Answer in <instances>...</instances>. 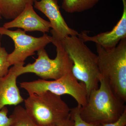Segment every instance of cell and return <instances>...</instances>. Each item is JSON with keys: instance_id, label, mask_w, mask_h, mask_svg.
Returning <instances> with one entry per match:
<instances>
[{"instance_id": "cell-1", "label": "cell", "mask_w": 126, "mask_h": 126, "mask_svg": "<svg viewBox=\"0 0 126 126\" xmlns=\"http://www.w3.org/2000/svg\"><path fill=\"white\" fill-rule=\"evenodd\" d=\"M99 83V88L92 90L88 95L86 104L79 106L80 117L91 124L116 121L126 111V102L116 95L101 76Z\"/></svg>"}, {"instance_id": "cell-2", "label": "cell", "mask_w": 126, "mask_h": 126, "mask_svg": "<svg viewBox=\"0 0 126 126\" xmlns=\"http://www.w3.org/2000/svg\"><path fill=\"white\" fill-rule=\"evenodd\" d=\"M60 41L73 63L72 74L85 84L88 96L92 90L98 88L99 83L97 56L78 36H68Z\"/></svg>"}, {"instance_id": "cell-3", "label": "cell", "mask_w": 126, "mask_h": 126, "mask_svg": "<svg viewBox=\"0 0 126 126\" xmlns=\"http://www.w3.org/2000/svg\"><path fill=\"white\" fill-rule=\"evenodd\" d=\"M101 76L113 93L126 101V38L115 48L106 49L96 44Z\"/></svg>"}, {"instance_id": "cell-4", "label": "cell", "mask_w": 126, "mask_h": 126, "mask_svg": "<svg viewBox=\"0 0 126 126\" xmlns=\"http://www.w3.org/2000/svg\"><path fill=\"white\" fill-rule=\"evenodd\" d=\"M25 109L38 126H56L65 122L71 109L61 96L45 92L29 95L24 101Z\"/></svg>"}, {"instance_id": "cell-5", "label": "cell", "mask_w": 126, "mask_h": 126, "mask_svg": "<svg viewBox=\"0 0 126 126\" xmlns=\"http://www.w3.org/2000/svg\"><path fill=\"white\" fill-rule=\"evenodd\" d=\"M52 43L56 47L55 58H50L45 48L39 50L37 51L38 58L34 63H29L26 66L14 65L12 68L18 77L24 74L33 73L42 79L54 80L72 72L73 63L61 41L52 37Z\"/></svg>"}, {"instance_id": "cell-6", "label": "cell", "mask_w": 126, "mask_h": 126, "mask_svg": "<svg viewBox=\"0 0 126 126\" xmlns=\"http://www.w3.org/2000/svg\"><path fill=\"white\" fill-rule=\"evenodd\" d=\"M20 85L29 95L47 91L59 96L68 94L75 99L79 106H84L87 100V92L85 84L82 82H79L72 72L53 81L41 79L22 82Z\"/></svg>"}, {"instance_id": "cell-7", "label": "cell", "mask_w": 126, "mask_h": 126, "mask_svg": "<svg viewBox=\"0 0 126 126\" xmlns=\"http://www.w3.org/2000/svg\"><path fill=\"white\" fill-rule=\"evenodd\" d=\"M0 34L9 36L13 40L15 49L8 55V61L12 65H24V61L29 56L35 54V52L44 48L48 44L52 43V37L44 33L41 37L36 38L26 33L20 29L10 30L0 27Z\"/></svg>"}, {"instance_id": "cell-8", "label": "cell", "mask_w": 126, "mask_h": 126, "mask_svg": "<svg viewBox=\"0 0 126 126\" xmlns=\"http://www.w3.org/2000/svg\"><path fill=\"white\" fill-rule=\"evenodd\" d=\"M34 5L49 19L53 38L60 40L68 36H79L78 32L68 26L61 15L57 0H39Z\"/></svg>"}, {"instance_id": "cell-9", "label": "cell", "mask_w": 126, "mask_h": 126, "mask_svg": "<svg viewBox=\"0 0 126 126\" xmlns=\"http://www.w3.org/2000/svg\"><path fill=\"white\" fill-rule=\"evenodd\" d=\"M123 12L121 18L111 31L103 32L94 36L88 35L87 31L82 32L79 36L84 42H93L106 49L116 47L120 41L126 38V0H122Z\"/></svg>"}, {"instance_id": "cell-10", "label": "cell", "mask_w": 126, "mask_h": 126, "mask_svg": "<svg viewBox=\"0 0 126 126\" xmlns=\"http://www.w3.org/2000/svg\"><path fill=\"white\" fill-rule=\"evenodd\" d=\"M33 5H27L20 14L11 21L4 23L3 27L8 29L21 28L25 32L38 31L44 33L48 32L52 27L51 24L36 14Z\"/></svg>"}, {"instance_id": "cell-11", "label": "cell", "mask_w": 126, "mask_h": 126, "mask_svg": "<svg viewBox=\"0 0 126 126\" xmlns=\"http://www.w3.org/2000/svg\"><path fill=\"white\" fill-rule=\"evenodd\" d=\"M17 77L12 67L7 74L0 77V110L7 105L17 106L24 101L16 84Z\"/></svg>"}, {"instance_id": "cell-12", "label": "cell", "mask_w": 126, "mask_h": 126, "mask_svg": "<svg viewBox=\"0 0 126 126\" xmlns=\"http://www.w3.org/2000/svg\"><path fill=\"white\" fill-rule=\"evenodd\" d=\"M39 0H0V17L14 19L29 4Z\"/></svg>"}, {"instance_id": "cell-13", "label": "cell", "mask_w": 126, "mask_h": 126, "mask_svg": "<svg viewBox=\"0 0 126 126\" xmlns=\"http://www.w3.org/2000/svg\"><path fill=\"white\" fill-rule=\"evenodd\" d=\"M101 0H63L62 8L69 13L81 12L92 9Z\"/></svg>"}, {"instance_id": "cell-14", "label": "cell", "mask_w": 126, "mask_h": 126, "mask_svg": "<svg viewBox=\"0 0 126 126\" xmlns=\"http://www.w3.org/2000/svg\"><path fill=\"white\" fill-rule=\"evenodd\" d=\"M12 123L10 126H38L28 114L25 108L17 106L10 116Z\"/></svg>"}, {"instance_id": "cell-15", "label": "cell", "mask_w": 126, "mask_h": 126, "mask_svg": "<svg viewBox=\"0 0 126 126\" xmlns=\"http://www.w3.org/2000/svg\"><path fill=\"white\" fill-rule=\"evenodd\" d=\"M9 54L4 47L1 46L0 42V77L7 74L10 66L8 61Z\"/></svg>"}, {"instance_id": "cell-16", "label": "cell", "mask_w": 126, "mask_h": 126, "mask_svg": "<svg viewBox=\"0 0 126 126\" xmlns=\"http://www.w3.org/2000/svg\"><path fill=\"white\" fill-rule=\"evenodd\" d=\"M70 114L74 122L73 126H103L102 124H91L84 121L79 115V106L71 109Z\"/></svg>"}, {"instance_id": "cell-17", "label": "cell", "mask_w": 126, "mask_h": 126, "mask_svg": "<svg viewBox=\"0 0 126 126\" xmlns=\"http://www.w3.org/2000/svg\"><path fill=\"white\" fill-rule=\"evenodd\" d=\"M8 110L6 106L0 110V126H10L12 123L10 117L7 116Z\"/></svg>"}, {"instance_id": "cell-18", "label": "cell", "mask_w": 126, "mask_h": 126, "mask_svg": "<svg viewBox=\"0 0 126 126\" xmlns=\"http://www.w3.org/2000/svg\"><path fill=\"white\" fill-rule=\"evenodd\" d=\"M103 126H126V111L116 121L111 123L102 124Z\"/></svg>"}, {"instance_id": "cell-19", "label": "cell", "mask_w": 126, "mask_h": 126, "mask_svg": "<svg viewBox=\"0 0 126 126\" xmlns=\"http://www.w3.org/2000/svg\"><path fill=\"white\" fill-rule=\"evenodd\" d=\"M74 122L71 114L66 121L62 124L56 126H73Z\"/></svg>"}, {"instance_id": "cell-20", "label": "cell", "mask_w": 126, "mask_h": 126, "mask_svg": "<svg viewBox=\"0 0 126 126\" xmlns=\"http://www.w3.org/2000/svg\"><path fill=\"white\" fill-rule=\"evenodd\" d=\"M1 18H0V19Z\"/></svg>"}]
</instances>
